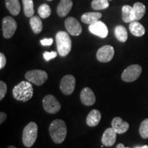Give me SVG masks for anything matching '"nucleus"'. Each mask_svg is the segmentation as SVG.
Returning <instances> with one entry per match:
<instances>
[{
    "instance_id": "f257e3e1",
    "label": "nucleus",
    "mask_w": 148,
    "mask_h": 148,
    "mask_svg": "<svg viewBox=\"0 0 148 148\" xmlns=\"http://www.w3.org/2000/svg\"><path fill=\"white\" fill-rule=\"evenodd\" d=\"M49 132L53 141L60 144L65 139L67 128L65 122L61 119H56L51 123L49 127Z\"/></svg>"
},
{
    "instance_id": "f03ea898",
    "label": "nucleus",
    "mask_w": 148,
    "mask_h": 148,
    "mask_svg": "<svg viewBox=\"0 0 148 148\" xmlns=\"http://www.w3.org/2000/svg\"><path fill=\"white\" fill-rule=\"evenodd\" d=\"M34 89L29 81H22L14 86L12 90L13 97L16 100L25 102L32 97Z\"/></svg>"
},
{
    "instance_id": "7ed1b4c3",
    "label": "nucleus",
    "mask_w": 148,
    "mask_h": 148,
    "mask_svg": "<svg viewBox=\"0 0 148 148\" xmlns=\"http://www.w3.org/2000/svg\"><path fill=\"white\" fill-rule=\"evenodd\" d=\"M56 40L58 54L62 57L69 54L71 49L72 42L68 33L64 31H59L56 35Z\"/></svg>"
},
{
    "instance_id": "20e7f679",
    "label": "nucleus",
    "mask_w": 148,
    "mask_h": 148,
    "mask_svg": "<svg viewBox=\"0 0 148 148\" xmlns=\"http://www.w3.org/2000/svg\"><path fill=\"white\" fill-rule=\"evenodd\" d=\"M38 135V125L35 122H29L26 126L24 127L23 132V145L27 147H30L34 145Z\"/></svg>"
},
{
    "instance_id": "39448f33",
    "label": "nucleus",
    "mask_w": 148,
    "mask_h": 148,
    "mask_svg": "<svg viewBox=\"0 0 148 148\" xmlns=\"http://www.w3.org/2000/svg\"><path fill=\"white\" fill-rule=\"evenodd\" d=\"M25 79L36 86H41L48 78V75L45 71L34 69L28 71L25 75Z\"/></svg>"
},
{
    "instance_id": "423d86ee",
    "label": "nucleus",
    "mask_w": 148,
    "mask_h": 148,
    "mask_svg": "<svg viewBox=\"0 0 148 148\" xmlns=\"http://www.w3.org/2000/svg\"><path fill=\"white\" fill-rule=\"evenodd\" d=\"M142 67L138 64H132L125 69L121 74V79L124 82H131L136 80L141 74Z\"/></svg>"
},
{
    "instance_id": "0eeeda50",
    "label": "nucleus",
    "mask_w": 148,
    "mask_h": 148,
    "mask_svg": "<svg viewBox=\"0 0 148 148\" xmlns=\"http://www.w3.org/2000/svg\"><path fill=\"white\" fill-rule=\"evenodd\" d=\"M42 106L46 112L49 114H56L60 110L61 106L58 99L52 95H47L42 99Z\"/></svg>"
},
{
    "instance_id": "6e6552de",
    "label": "nucleus",
    "mask_w": 148,
    "mask_h": 148,
    "mask_svg": "<svg viewBox=\"0 0 148 148\" xmlns=\"http://www.w3.org/2000/svg\"><path fill=\"white\" fill-rule=\"evenodd\" d=\"M17 23L11 16H5L2 20L3 36L5 38H10L15 33Z\"/></svg>"
},
{
    "instance_id": "1a4fd4ad",
    "label": "nucleus",
    "mask_w": 148,
    "mask_h": 148,
    "mask_svg": "<svg viewBox=\"0 0 148 148\" xmlns=\"http://www.w3.org/2000/svg\"><path fill=\"white\" fill-rule=\"evenodd\" d=\"M75 86V78L72 75H66L60 81V88L62 93L66 95H71Z\"/></svg>"
},
{
    "instance_id": "9d476101",
    "label": "nucleus",
    "mask_w": 148,
    "mask_h": 148,
    "mask_svg": "<svg viewBox=\"0 0 148 148\" xmlns=\"http://www.w3.org/2000/svg\"><path fill=\"white\" fill-rule=\"evenodd\" d=\"M114 55V49L111 45H106L103 46L98 49L96 57L99 62H108L113 58Z\"/></svg>"
},
{
    "instance_id": "9b49d317",
    "label": "nucleus",
    "mask_w": 148,
    "mask_h": 148,
    "mask_svg": "<svg viewBox=\"0 0 148 148\" xmlns=\"http://www.w3.org/2000/svg\"><path fill=\"white\" fill-rule=\"evenodd\" d=\"M65 28L72 36H79L82 33V28L79 22L74 17H68L64 21Z\"/></svg>"
},
{
    "instance_id": "f8f14e48",
    "label": "nucleus",
    "mask_w": 148,
    "mask_h": 148,
    "mask_svg": "<svg viewBox=\"0 0 148 148\" xmlns=\"http://www.w3.org/2000/svg\"><path fill=\"white\" fill-rule=\"evenodd\" d=\"M88 29L92 34L96 35L101 38H106L108 34V29L106 24L100 21H98L95 23L89 25Z\"/></svg>"
},
{
    "instance_id": "ddd939ff",
    "label": "nucleus",
    "mask_w": 148,
    "mask_h": 148,
    "mask_svg": "<svg viewBox=\"0 0 148 148\" xmlns=\"http://www.w3.org/2000/svg\"><path fill=\"white\" fill-rule=\"evenodd\" d=\"M80 99L83 104L88 106L93 105L96 101L95 94L88 87H86L82 90L80 93Z\"/></svg>"
},
{
    "instance_id": "4468645a",
    "label": "nucleus",
    "mask_w": 148,
    "mask_h": 148,
    "mask_svg": "<svg viewBox=\"0 0 148 148\" xmlns=\"http://www.w3.org/2000/svg\"><path fill=\"white\" fill-rule=\"evenodd\" d=\"M116 133L115 130L112 127L107 128L103 132L102 137H101V142L103 145L107 147L112 146L115 143L116 138Z\"/></svg>"
},
{
    "instance_id": "2eb2a0df",
    "label": "nucleus",
    "mask_w": 148,
    "mask_h": 148,
    "mask_svg": "<svg viewBox=\"0 0 148 148\" xmlns=\"http://www.w3.org/2000/svg\"><path fill=\"white\" fill-rule=\"evenodd\" d=\"M112 127L113 128L117 134H123L127 132V130L129 129L130 125L127 122L123 121L119 116H116L112 119Z\"/></svg>"
},
{
    "instance_id": "dca6fc26",
    "label": "nucleus",
    "mask_w": 148,
    "mask_h": 148,
    "mask_svg": "<svg viewBox=\"0 0 148 148\" xmlns=\"http://www.w3.org/2000/svg\"><path fill=\"white\" fill-rule=\"evenodd\" d=\"M73 6L72 0H61L57 7V13L60 17L66 16Z\"/></svg>"
},
{
    "instance_id": "f3484780",
    "label": "nucleus",
    "mask_w": 148,
    "mask_h": 148,
    "mask_svg": "<svg viewBox=\"0 0 148 148\" xmlns=\"http://www.w3.org/2000/svg\"><path fill=\"white\" fill-rule=\"evenodd\" d=\"M101 118V115L99 110H96V109L92 110L86 117V124L90 127L96 126L100 122Z\"/></svg>"
},
{
    "instance_id": "a211bd4d",
    "label": "nucleus",
    "mask_w": 148,
    "mask_h": 148,
    "mask_svg": "<svg viewBox=\"0 0 148 148\" xmlns=\"http://www.w3.org/2000/svg\"><path fill=\"white\" fill-rule=\"evenodd\" d=\"M102 16V14L98 12H86L83 14L81 16V20L83 23L91 25L95 23V22L99 21V19Z\"/></svg>"
},
{
    "instance_id": "6ab92c4d",
    "label": "nucleus",
    "mask_w": 148,
    "mask_h": 148,
    "mask_svg": "<svg viewBox=\"0 0 148 148\" xmlns=\"http://www.w3.org/2000/svg\"><path fill=\"white\" fill-rule=\"evenodd\" d=\"M122 19L125 23L135 21V14L133 7L129 5H125L122 7Z\"/></svg>"
},
{
    "instance_id": "aec40b11",
    "label": "nucleus",
    "mask_w": 148,
    "mask_h": 148,
    "mask_svg": "<svg viewBox=\"0 0 148 148\" xmlns=\"http://www.w3.org/2000/svg\"><path fill=\"white\" fill-rule=\"evenodd\" d=\"M129 29L130 32L135 36L140 37L143 36L145 33V27L142 24H140L138 21L131 22L130 23Z\"/></svg>"
},
{
    "instance_id": "412c9836",
    "label": "nucleus",
    "mask_w": 148,
    "mask_h": 148,
    "mask_svg": "<svg viewBox=\"0 0 148 148\" xmlns=\"http://www.w3.org/2000/svg\"><path fill=\"white\" fill-rule=\"evenodd\" d=\"M5 4L9 12L12 15L16 16L21 11V5L18 0H5Z\"/></svg>"
},
{
    "instance_id": "4be33fe9",
    "label": "nucleus",
    "mask_w": 148,
    "mask_h": 148,
    "mask_svg": "<svg viewBox=\"0 0 148 148\" xmlns=\"http://www.w3.org/2000/svg\"><path fill=\"white\" fill-rule=\"evenodd\" d=\"M29 24H30V26L34 34H38L41 32L42 29V23L39 16H32L29 20Z\"/></svg>"
},
{
    "instance_id": "5701e85b",
    "label": "nucleus",
    "mask_w": 148,
    "mask_h": 148,
    "mask_svg": "<svg viewBox=\"0 0 148 148\" xmlns=\"http://www.w3.org/2000/svg\"><path fill=\"white\" fill-rule=\"evenodd\" d=\"M114 35L116 39L120 42H124L127 40V29L123 25H117L114 28Z\"/></svg>"
},
{
    "instance_id": "b1692460",
    "label": "nucleus",
    "mask_w": 148,
    "mask_h": 148,
    "mask_svg": "<svg viewBox=\"0 0 148 148\" xmlns=\"http://www.w3.org/2000/svg\"><path fill=\"white\" fill-rule=\"evenodd\" d=\"M133 9L135 14V21H138L141 19L143 16L145 15L146 8L143 3L140 2L135 3L133 5Z\"/></svg>"
},
{
    "instance_id": "393cba45",
    "label": "nucleus",
    "mask_w": 148,
    "mask_h": 148,
    "mask_svg": "<svg viewBox=\"0 0 148 148\" xmlns=\"http://www.w3.org/2000/svg\"><path fill=\"white\" fill-rule=\"evenodd\" d=\"M24 14L27 17L31 18L34 13V3L32 0H23Z\"/></svg>"
},
{
    "instance_id": "a878e982",
    "label": "nucleus",
    "mask_w": 148,
    "mask_h": 148,
    "mask_svg": "<svg viewBox=\"0 0 148 148\" xmlns=\"http://www.w3.org/2000/svg\"><path fill=\"white\" fill-rule=\"evenodd\" d=\"M108 6V0H92L91 2V7L95 10H103Z\"/></svg>"
},
{
    "instance_id": "bb28decb",
    "label": "nucleus",
    "mask_w": 148,
    "mask_h": 148,
    "mask_svg": "<svg viewBox=\"0 0 148 148\" xmlns=\"http://www.w3.org/2000/svg\"><path fill=\"white\" fill-rule=\"evenodd\" d=\"M38 13L39 16L42 18L49 17L51 13V10L49 5L47 3H43L40 5L38 9Z\"/></svg>"
},
{
    "instance_id": "cd10ccee",
    "label": "nucleus",
    "mask_w": 148,
    "mask_h": 148,
    "mask_svg": "<svg viewBox=\"0 0 148 148\" xmlns=\"http://www.w3.org/2000/svg\"><path fill=\"white\" fill-rule=\"evenodd\" d=\"M139 133L143 138H148V119H145L140 123Z\"/></svg>"
},
{
    "instance_id": "c85d7f7f",
    "label": "nucleus",
    "mask_w": 148,
    "mask_h": 148,
    "mask_svg": "<svg viewBox=\"0 0 148 148\" xmlns=\"http://www.w3.org/2000/svg\"><path fill=\"white\" fill-rule=\"evenodd\" d=\"M7 92V85L4 82H0V100H2Z\"/></svg>"
},
{
    "instance_id": "c756f323",
    "label": "nucleus",
    "mask_w": 148,
    "mask_h": 148,
    "mask_svg": "<svg viewBox=\"0 0 148 148\" xmlns=\"http://www.w3.org/2000/svg\"><path fill=\"white\" fill-rule=\"evenodd\" d=\"M43 58L46 61H49L51 59L56 58L58 55L56 51H51V52H48V51H45L43 53Z\"/></svg>"
},
{
    "instance_id": "7c9ffc66",
    "label": "nucleus",
    "mask_w": 148,
    "mask_h": 148,
    "mask_svg": "<svg viewBox=\"0 0 148 148\" xmlns=\"http://www.w3.org/2000/svg\"><path fill=\"white\" fill-rule=\"evenodd\" d=\"M6 64V58L3 53H0V69H2Z\"/></svg>"
},
{
    "instance_id": "2f4dec72",
    "label": "nucleus",
    "mask_w": 148,
    "mask_h": 148,
    "mask_svg": "<svg viewBox=\"0 0 148 148\" xmlns=\"http://www.w3.org/2000/svg\"><path fill=\"white\" fill-rule=\"evenodd\" d=\"M40 43L43 46H49L53 43L52 38H44L40 40Z\"/></svg>"
},
{
    "instance_id": "473e14b6",
    "label": "nucleus",
    "mask_w": 148,
    "mask_h": 148,
    "mask_svg": "<svg viewBox=\"0 0 148 148\" xmlns=\"http://www.w3.org/2000/svg\"><path fill=\"white\" fill-rule=\"evenodd\" d=\"M6 118H7V115L5 112H0V123H1V124L5 121V119H6Z\"/></svg>"
},
{
    "instance_id": "72a5a7b5",
    "label": "nucleus",
    "mask_w": 148,
    "mask_h": 148,
    "mask_svg": "<svg viewBox=\"0 0 148 148\" xmlns=\"http://www.w3.org/2000/svg\"><path fill=\"white\" fill-rule=\"evenodd\" d=\"M116 148H130V147H125V146L123 145V144L119 143V144H118L117 145H116Z\"/></svg>"
},
{
    "instance_id": "f704fd0d",
    "label": "nucleus",
    "mask_w": 148,
    "mask_h": 148,
    "mask_svg": "<svg viewBox=\"0 0 148 148\" xmlns=\"http://www.w3.org/2000/svg\"><path fill=\"white\" fill-rule=\"evenodd\" d=\"M135 148H148V145H143L142 147H136Z\"/></svg>"
},
{
    "instance_id": "c9c22d12",
    "label": "nucleus",
    "mask_w": 148,
    "mask_h": 148,
    "mask_svg": "<svg viewBox=\"0 0 148 148\" xmlns=\"http://www.w3.org/2000/svg\"><path fill=\"white\" fill-rule=\"evenodd\" d=\"M7 148H17V147H14V146H12V145H10V146H8V147Z\"/></svg>"
},
{
    "instance_id": "e433bc0d",
    "label": "nucleus",
    "mask_w": 148,
    "mask_h": 148,
    "mask_svg": "<svg viewBox=\"0 0 148 148\" xmlns=\"http://www.w3.org/2000/svg\"><path fill=\"white\" fill-rule=\"evenodd\" d=\"M48 1H52V0H48Z\"/></svg>"
}]
</instances>
